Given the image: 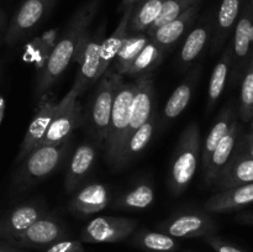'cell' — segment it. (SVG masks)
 Here are the masks:
<instances>
[{
  "instance_id": "obj_1",
  "label": "cell",
  "mask_w": 253,
  "mask_h": 252,
  "mask_svg": "<svg viewBox=\"0 0 253 252\" xmlns=\"http://www.w3.org/2000/svg\"><path fill=\"white\" fill-rule=\"evenodd\" d=\"M100 2L101 0H88L72 15L58 42L47 56L46 62L37 76V95L47 93L77 56L79 46L89 32V27L98 12Z\"/></svg>"
},
{
  "instance_id": "obj_2",
  "label": "cell",
  "mask_w": 253,
  "mask_h": 252,
  "mask_svg": "<svg viewBox=\"0 0 253 252\" xmlns=\"http://www.w3.org/2000/svg\"><path fill=\"white\" fill-rule=\"evenodd\" d=\"M202 142L197 123H190L183 130L170 163L169 189L174 195L184 193L198 169Z\"/></svg>"
},
{
  "instance_id": "obj_3",
  "label": "cell",
  "mask_w": 253,
  "mask_h": 252,
  "mask_svg": "<svg viewBox=\"0 0 253 252\" xmlns=\"http://www.w3.org/2000/svg\"><path fill=\"white\" fill-rule=\"evenodd\" d=\"M68 150L69 140L37 146L20 162L21 165L15 177L17 187H31L48 177L58 168Z\"/></svg>"
},
{
  "instance_id": "obj_4",
  "label": "cell",
  "mask_w": 253,
  "mask_h": 252,
  "mask_svg": "<svg viewBox=\"0 0 253 252\" xmlns=\"http://www.w3.org/2000/svg\"><path fill=\"white\" fill-rule=\"evenodd\" d=\"M135 88V82L126 83L123 81L116 90L110 123H109L108 135L104 141L106 158L113 167H115L121 150L124 147V142H125L126 130L128 126V120H130V108Z\"/></svg>"
},
{
  "instance_id": "obj_5",
  "label": "cell",
  "mask_w": 253,
  "mask_h": 252,
  "mask_svg": "<svg viewBox=\"0 0 253 252\" xmlns=\"http://www.w3.org/2000/svg\"><path fill=\"white\" fill-rule=\"evenodd\" d=\"M231 48L232 61L230 82L231 84H237L241 82L245 71L253 57V11L250 0H245L235 25Z\"/></svg>"
},
{
  "instance_id": "obj_6",
  "label": "cell",
  "mask_w": 253,
  "mask_h": 252,
  "mask_svg": "<svg viewBox=\"0 0 253 252\" xmlns=\"http://www.w3.org/2000/svg\"><path fill=\"white\" fill-rule=\"evenodd\" d=\"M123 81V76L110 68L99 78V84L90 105V124L96 138L103 142L108 135L116 90Z\"/></svg>"
},
{
  "instance_id": "obj_7",
  "label": "cell",
  "mask_w": 253,
  "mask_h": 252,
  "mask_svg": "<svg viewBox=\"0 0 253 252\" xmlns=\"http://www.w3.org/2000/svg\"><path fill=\"white\" fill-rule=\"evenodd\" d=\"M138 226L135 219L124 216H98L83 227L79 241L86 244H113L128 239Z\"/></svg>"
},
{
  "instance_id": "obj_8",
  "label": "cell",
  "mask_w": 253,
  "mask_h": 252,
  "mask_svg": "<svg viewBox=\"0 0 253 252\" xmlns=\"http://www.w3.org/2000/svg\"><path fill=\"white\" fill-rule=\"evenodd\" d=\"M56 1L57 0H24L7 26L5 43L14 46L21 41L46 19Z\"/></svg>"
},
{
  "instance_id": "obj_9",
  "label": "cell",
  "mask_w": 253,
  "mask_h": 252,
  "mask_svg": "<svg viewBox=\"0 0 253 252\" xmlns=\"http://www.w3.org/2000/svg\"><path fill=\"white\" fill-rule=\"evenodd\" d=\"M78 96L77 90L72 86L64 98L57 103V110L53 119L39 146L69 140L72 132L78 126L79 120H81V105L77 100Z\"/></svg>"
},
{
  "instance_id": "obj_10",
  "label": "cell",
  "mask_w": 253,
  "mask_h": 252,
  "mask_svg": "<svg viewBox=\"0 0 253 252\" xmlns=\"http://www.w3.org/2000/svg\"><path fill=\"white\" fill-rule=\"evenodd\" d=\"M157 230L174 239H204L216 232L217 225L207 211H194L174 215L160 222L157 225Z\"/></svg>"
},
{
  "instance_id": "obj_11",
  "label": "cell",
  "mask_w": 253,
  "mask_h": 252,
  "mask_svg": "<svg viewBox=\"0 0 253 252\" xmlns=\"http://www.w3.org/2000/svg\"><path fill=\"white\" fill-rule=\"evenodd\" d=\"M63 239H67L64 224L57 216L46 212L10 244L16 247L44 250Z\"/></svg>"
},
{
  "instance_id": "obj_12",
  "label": "cell",
  "mask_w": 253,
  "mask_h": 252,
  "mask_svg": "<svg viewBox=\"0 0 253 252\" xmlns=\"http://www.w3.org/2000/svg\"><path fill=\"white\" fill-rule=\"evenodd\" d=\"M103 37L104 25H101L93 36H89L88 32L79 46L77 57H78V62L81 63V68H79L76 82L73 84V88L76 89L79 96L85 91L89 85L98 81L99 51H100V46L103 43Z\"/></svg>"
},
{
  "instance_id": "obj_13",
  "label": "cell",
  "mask_w": 253,
  "mask_h": 252,
  "mask_svg": "<svg viewBox=\"0 0 253 252\" xmlns=\"http://www.w3.org/2000/svg\"><path fill=\"white\" fill-rule=\"evenodd\" d=\"M136 88L130 108V120L126 130L125 142L128 136L140 126L155 116V83L152 73H145L136 77ZM124 142V145H125ZM119 160V158H118Z\"/></svg>"
},
{
  "instance_id": "obj_14",
  "label": "cell",
  "mask_w": 253,
  "mask_h": 252,
  "mask_svg": "<svg viewBox=\"0 0 253 252\" xmlns=\"http://www.w3.org/2000/svg\"><path fill=\"white\" fill-rule=\"evenodd\" d=\"M44 214L46 207L41 202H27L17 205L0 217V237L10 244Z\"/></svg>"
},
{
  "instance_id": "obj_15",
  "label": "cell",
  "mask_w": 253,
  "mask_h": 252,
  "mask_svg": "<svg viewBox=\"0 0 253 252\" xmlns=\"http://www.w3.org/2000/svg\"><path fill=\"white\" fill-rule=\"evenodd\" d=\"M110 203V192L105 184L91 183L79 189L68 203L69 211L79 217H86L105 209Z\"/></svg>"
},
{
  "instance_id": "obj_16",
  "label": "cell",
  "mask_w": 253,
  "mask_h": 252,
  "mask_svg": "<svg viewBox=\"0 0 253 252\" xmlns=\"http://www.w3.org/2000/svg\"><path fill=\"white\" fill-rule=\"evenodd\" d=\"M56 110L57 103H54L51 99H43L40 103L39 108H37L36 113H35L34 118H32L31 123H30L26 132H25L24 140H22L20 151L17 153V162H21L32 150H35L39 146V143L46 135L47 128H48L49 124L53 119Z\"/></svg>"
},
{
  "instance_id": "obj_17",
  "label": "cell",
  "mask_w": 253,
  "mask_h": 252,
  "mask_svg": "<svg viewBox=\"0 0 253 252\" xmlns=\"http://www.w3.org/2000/svg\"><path fill=\"white\" fill-rule=\"evenodd\" d=\"M200 5L202 1L195 2L194 5L189 7V9L185 10L182 15H179L178 17H175L172 21L167 22V24L162 25L158 29H156L155 31L147 34L151 37L153 42L158 44L161 48L166 52L168 49H170L173 47V44L175 42L179 41L183 37V35L189 30V27L192 26L193 22L195 21L198 16V12H199Z\"/></svg>"
},
{
  "instance_id": "obj_18",
  "label": "cell",
  "mask_w": 253,
  "mask_h": 252,
  "mask_svg": "<svg viewBox=\"0 0 253 252\" xmlns=\"http://www.w3.org/2000/svg\"><path fill=\"white\" fill-rule=\"evenodd\" d=\"M253 203V183L219 190L212 194L204 204L208 214H222L241 209Z\"/></svg>"
},
{
  "instance_id": "obj_19",
  "label": "cell",
  "mask_w": 253,
  "mask_h": 252,
  "mask_svg": "<svg viewBox=\"0 0 253 252\" xmlns=\"http://www.w3.org/2000/svg\"><path fill=\"white\" fill-rule=\"evenodd\" d=\"M253 183V158L249 155L235 150L229 163L220 172L214 182L217 190Z\"/></svg>"
},
{
  "instance_id": "obj_20",
  "label": "cell",
  "mask_w": 253,
  "mask_h": 252,
  "mask_svg": "<svg viewBox=\"0 0 253 252\" xmlns=\"http://www.w3.org/2000/svg\"><path fill=\"white\" fill-rule=\"evenodd\" d=\"M245 0H221L216 19L214 21V32L211 37V54L217 53L234 31Z\"/></svg>"
},
{
  "instance_id": "obj_21",
  "label": "cell",
  "mask_w": 253,
  "mask_h": 252,
  "mask_svg": "<svg viewBox=\"0 0 253 252\" xmlns=\"http://www.w3.org/2000/svg\"><path fill=\"white\" fill-rule=\"evenodd\" d=\"M241 136V126L239 125L237 120L235 119L230 126L226 135L222 137L217 147L215 148L214 153L211 156L209 166L207 169L203 170L204 173V182L207 185H212L216 178L219 177L220 172L225 168V166L229 163L230 158L234 155V151L236 148L239 138Z\"/></svg>"
},
{
  "instance_id": "obj_22",
  "label": "cell",
  "mask_w": 253,
  "mask_h": 252,
  "mask_svg": "<svg viewBox=\"0 0 253 252\" xmlns=\"http://www.w3.org/2000/svg\"><path fill=\"white\" fill-rule=\"evenodd\" d=\"M214 32V20L208 17L188 34L179 54V66L183 71L189 68L204 52Z\"/></svg>"
},
{
  "instance_id": "obj_23",
  "label": "cell",
  "mask_w": 253,
  "mask_h": 252,
  "mask_svg": "<svg viewBox=\"0 0 253 252\" xmlns=\"http://www.w3.org/2000/svg\"><path fill=\"white\" fill-rule=\"evenodd\" d=\"M96 156L98 155L95 147L90 143H82L77 147L69 161L68 170L64 179V187L67 192L73 193L74 190H77L79 184L93 168Z\"/></svg>"
},
{
  "instance_id": "obj_24",
  "label": "cell",
  "mask_w": 253,
  "mask_h": 252,
  "mask_svg": "<svg viewBox=\"0 0 253 252\" xmlns=\"http://www.w3.org/2000/svg\"><path fill=\"white\" fill-rule=\"evenodd\" d=\"M132 6L126 7L123 11V17L119 21V25L114 30L113 34L108 39L103 40V43L99 51V69H98V81L109 68L110 64L115 59L119 49L123 46L124 41L128 36V21H130L131 12H132Z\"/></svg>"
},
{
  "instance_id": "obj_25",
  "label": "cell",
  "mask_w": 253,
  "mask_h": 252,
  "mask_svg": "<svg viewBox=\"0 0 253 252\" xmlns=\"http://www.w3.org/2000/svg\"><path fill=\"white\" fill-rule=\"evenodd\" d=\"M198 74H199V71L193 69L189 76H188V78L183 83H180L175 88V90L173 91L170 98L168 99L167 104H166L165 109H163L162 116H161L162 125H166V124L177 119L188 108L190 99H192L193 91H194Z\"/></svg>"
},
{
  "instance_id": "obj_26",
  "label": "cell",
  "mask_w": 253,
  "mask_h": 252,
  "mask_svg": "<svg viewBox=\"0 0 253 252\" xmlns=\"http://www.w3.org/2000/svg\"><path fill=\"white\" fill-rule=\"evenodd\" d=\"M130 244L146 252H177L180 244L178 239L161 232L141 229L131 235Z\"/></svg>"
},
{
  "instance_id": "obj_27",
  "label": "cell",
  "mask_w": 253,
  "mask_h": 252,
  "mask_svg": "<svg viewBox=\"0 0 253 252\" xmlns=\"http://www.w3.org/2000/svg\"><path fill=\"white\" fill-rule=\"evenodd\" d=\"M231 61H232V48L231 43L225 47L224 52L221 54V58L217 61L212 69L211 77L209 81V88H208V101L207 109L208 113L214 109L216 105L217 100L224 93L226 88L227 79L230 77V71H231Z\"/></svg>"
},
{
  "instance_id": "obj_28",
  "label": "cell",
  "mask_w": 253,
  "mask_h": 252,
  "mask_svg": "<svg viewBox=\"0 0 253 252\" xmlns=\"http://www.w3.org/2000/svg\"><path fill=\"white\" fill-rule=\"evenodd\" d=\"M156 116V115H155ZM155 116L151 118L147 123L143 124L142 126L133 131L126 140L125 145H124L123 150H121L119 160L116 162L114 168H121L124 166L127 165L128 162L133 160L138 153L142 152L150 143L151 138H152L153 130H155Z\"/></svg>"
},
{
  "instance_id": "obj_29",
  "label": "cell",
  "mask_w": 253,
  "mask_h": 252,
  "mask_svg": "<svg viewBox=\"0 0 253 252\" xmlns=\"http://www.w3.org/2000/svg\"><path fill=\"white\" fill-rule=\"evenodd\" d=\"M234 120L235 116L232 106H227V108H225L219 114L216 121L212 125L211 130L208 133L207 140H205L204 146L202 148V153H200V157H202L203 161V170L207 169V167L209 166V162L211 160V156L214 153L215 148L217 147V145L222 140V137L226 135V132L229 131L230 126H231Z\"/></svg>"
},
{
  "instance_id": "obj_30",
  "label": "cell",
  "mask_w": 253,
  "mask_h": 252,
  "mask_svg": "<svg viewBox=\"0 0 253 252\" xmlns=\"http://www.w3.org/2000/svg\"><path fill=\"white\" fill-rule=\"evenodd\" d=\"M163 0H142L133 5L128 21V35L147 32L160 15Z\"/></svg>"
},
{
  "instance_id": "obj_31",
  "label": "cell",
  "mask_w": 253,
  "mask_h": 252,
  "mask_svg": "<svg viewBox=\"0 0 253 252\" xmlns=\"http://www.w3.org/2000/svg\"><path fill=\"white\" fill-rule=\"evenodd\" d=\"M150 41L151 37L146 32L128 35L114 59V71L120 76H126L132 62Z\"/></svg>"
},
{
  "instance_id": "obj_32",
  "label": "cell",
  "mask_w": 253,
  "mask_h": 252,
  "mask_svg": "<svg viewBox=\"0 0 253 252\" xmlns=\"http://www.w3.org/2000/svg\"><path fill=\"white\" fill-rule=\"evenodd\" d=\"M165 51L151 40L145 48L138 53L128 68L126 77H138L145 73H152L163 61Z\"/></svg>"
},
{
  "instance_id": "obj_33",
  "label": "cell",
  "mask_w": 253,
  "mask_h": 252,
  "mask_svg": "<svg viewBox=\"0 0 253 252\" xmlns=\"http://www.w3.org/2000/svg\"><path fill=\"white\" fill-rule=\"evenodd\" d=\"M155 189L152 188V185L148 183H140L121 194L114 207L130 210L146 209L152 205V203L155 202Z\"/></svg>"
},
{
  "instance_id": "obj_34",
  "label": "cell",
  "mask_w": 253,
  "mask_h": 252,
  "mask_svg": "<svg viewBox=\"0 0 253 252\" xmlns=\"http://www.w3.org/2000/svg\"><path fill=\"white\" fill-rule=\"evenodd\" d=\"M239 115L244 123H250L253 119V57L241 79Z\"/></svg>"
},
{
  "instance_id": "obj_35",
  "label": "cell",
  "mask_w": 253,
  "mask_h": 252,
  "mask_svg": "<svg viewBox=\"0 0 253 252\" xmlns=\"http://www.w3.org/2000/svg\"><path fill=\"white\" fill-rule=\"evenodd\" d=\"M198 1H202V0H163L160 15L146 34H150L162 25L174 20L175 17L182 15L185 10L189 9L192 5H194Z\"/></svg>"
},
{
  "instance_id": "obj_36",
  "label": "cell",
  "mask_w": 253,
  "mask_h": 252,
  "mask_svg": "<svg viewBox=\"0 0 253 252\" xmlns=\"http://www.w3.org/2000/svg\"><path fill=\"white\" fill-rule=\"evenodd\" d=\"M44 252H85L81 241L63 239L44 249Z\"/></svg>"
},
{
  "instance_id": "obj_37",
  "label": "cell",
  "mask_w": 253,
  "mask_h": 252,
  "mask_svg": "<svg viewBox=\"0 0 253 252\" xmlns=\"http://www.w3.org/2000/svg\"><path fill=\"white\" fill-rule=\"evenodd\" d=\"M204 240L215 252H245L244 250H241L240 247L225 241L224 239L216 236L215 234L204 237Z\"/></svg>"
},
{
  "instance_id": "obj_38",
  "label": "cell",
  "mask_w": 253,
  "mask_h": 252,
  "mask_svg": "<svg viewBox=\"0 0 253 252\" xmlns=\"http://www.w3.org/2000/svg\"><path fill=\"white\" fill-rule=\"evenodd\" d=\"M235 150L240 151V152L246 153V155H249L250 157L253 158V143L249 142V141L245 140V138L242 137V136H240L239 142H237L236 148H235Z\"/></svg>"
},
{
  "instance_id": "obj_39",
  "label": "cell",
  "mask_w": 253,
  "mask_h": 252,
  "mask_svg": "<svg viewBox=\"0 0 253 252\" xmlns=\"http://www.w3.org/2000/svg\"><path fill=\"white\" fill-rule=\"evenodd\" d=\"M235 221L239 222L242 225H249V226H253V211H246L241 212V214L236 215Z\"/></svg>"
},
{
  "instance_id": "obj_40",
  "label": "cell",
  "mask_w": 253,
  "mask_h": 252,
  "mask_svg": "<svg viewBox=\"0 0 253 252\" xmlns=\"http://www.w3.org/2000/svg\"><path fill=\"white\" fill-rule=\"evenodd\" d=\"M0 252H22V251H20L19 247L14 246V245L2 244V242H0Z\"/></svg>"
},
{
  "instance_id": "obj_41",
  "label": "cell",
  "mask_w": 253,
  "mask_h": 252,
  "mask_svg": "<svg viewBox=\"0 0 253 252\" xmlns=\"http://www.w3.org/2000/svg\"><path fill=\"white\" fill-rule=\"evenodd\" d=\"M142 1V0H121L120 2V7H119V11H124L126 7L132 6V5H136L137 2Z\"/></svg>"
},
{
  "instance_id": "obj_42",
  "label": "cell",
  "mask_w": 253,
  "mask_h": 252,
  "mask_svg": "<svg viewBox=\"0 0 253 252\" xmlns=\"http://www.w3.org/2000/svg\"><path fill=\"white\" fill-rule=\"evenodd\" d=\"M242 137H244L246 141H249V142L253 143V132H249V133H247V135L242 136Z\"/></svg>"
},
{
  "instance_id": "obj_43",
  "label": "cell",
  "mask_w": 253,
  "mask_h": 252,
  "mask_svg": "<svg viewBox=\"0 0 253 252\" xmlns=\"http://www.w3.org/2000/svg\"><path fill=\"white\" fill-rule=\"evenodd\" d=\"M2 22H4V14L0 11V29H1V26H2Z\"/></svg>"
},
{
  "instance_id": "obj_44",
  "label": "cell",
  "mask_w": 253,
  "mask_h": 252,
  "mask_svg": "<svg viewBox=\"0 0 253 252\" xmlns=\"http://www.w3.org/2000/svg\"><path fill=\"white\" fill-rule=\"evenodd\" d=\"M250 128H251V131H250V132H253V119L251 120V124H250Z\"/></svg>"
},
{
  "instance_id": "obj_45",
  "label": "cell",
  "mask_w": 253,
  "mask_h": 252,
  "mask_svg": "<svg viewBox=\"0 0 253 252\" xmlns=\"http://www.w3.org/2000/svg\"><path fill=\"white\" fill-rule=\"evenodd\" d=\"M250 2H251V6H252V11H253V0H250Z\"/></svg>"
},
{
  "instance_id": "obj_46",
  "label": "cell",
  "mask_w": 253,
  "mask_h": 252,
  "mask_svg": "<svg viewBox=\"0 0 253 252\" xmlns=\"http://www.w3.org/2000/svg\"><path fill=\"white\" fill-rule=\"evenodd\" d=\"M184 252H193V251H184Z\"/></svg>"
}]
</instances>
